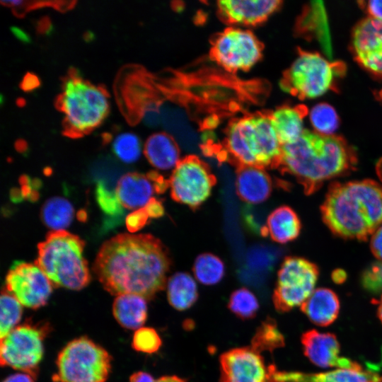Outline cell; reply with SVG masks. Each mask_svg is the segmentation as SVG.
Segmentation results:
<instances>
[{"label": "cell", "instance_id": "cell-1", "mask_svg": "<svg viewBox=\"0 0 382 382\" xmlns=\"http://www.w3.org/2000/svg\"><path fill=\"white\" fill-rule=\"evenodd\" d=\"M170 265L168 251L158 238L120 233L102 245L93 270L110 294L149 299L164 288Z\"/></svg>", "mask_w": 382, "mask_h": 382}, {"label": "cell", "instance_id": "cell-2", "mask_svg": "<svg viewBox=\"0 0 382 382\" xmlns=\"http://www.w3.org/2000/svg\"><path fill=\"white\" fill-rule=\"evenodd\" d=\"M357 160L342 137L304 129L296 140L282 145L278 167L294 176L310 194L325 181L354 169Z\"/></svg>", "mask_w": 382, "mask_h": 382}, {"label": "cell", "instance_id": "cell-3", "mask_svg": "<svg viewBox=\"0 0 382 382\" xmlns=\"http://www.w3.org/2000/svg\"><path fill=\"white\" fill-rule=\"evenodd\" d=\"M320 212L335 236L365 240L382 226V185L369 179L333 183Z\"/></svg>", "mask_w": 382, "mask_h": 382}, {"label": "cell", "instance_id": "cell-4", "mask_svg": "<svg viewBox=\"0 0 382 382\" xmlns=\"http://www.w3.org/2000/svg\"><path fill=\"white\" fill-rule=\"evenodd\" d=\"M227 153L238 166L278 167L282 145L269 114L255 113L232 120L225 139Z\"/></svg>", "mask_w": 382, "mask_h": 382}, {"label": "cell", "instance_id": "cell-5", "mask_svg": "<svg viewBox=\"0 0 382 382\" xmlns=\"http://www.w3.org/2000/svg\"><path fill=\"white\" fill-rule=\"evenodd\" d=\"M85 243L65 230L52 231L37 245L35 264L54 287L81 290L91 280L88 263L83 256Z\"/></svg>", "mask_w": 382, "mask_h": 382}, {"label": "cell", "instance_id": "cell-6", "mask_svg": "<svg viewBox=\"0 0 382 382\" xmlns=\"http://www.w3.org/2000/svg\"><path fill=\"white\" fill-rule=\"evenodd\" d=\"M57 105L64 116L66 134L73 137L83 136L98 127L110 108L106 91L76 74L64 81Z\"/></svg>", "mask_w": 382, "mask_h": 382}, {"label": "cell", "instance_id": "cell-7", "mask_svg": "<svg viewBox=\"0 0 382 382\" xmlns=\"http://www.w3.org/2000/svg\"><path fill=\"white\" fill-rule=\"evenodd\" d=\"M345 70L342 62H330L318 52L299 50L297 57L284 74L280 86L299 99L314 98L333 90Z\"/></svg>", "mask_w": 382, "mask_h": 382}, {"label": "cell", "instance_id": "cell-8", "mask_svg": "<svg viewBox=\"0 0 382 382\" xmlns=\"http://www.w3.org/2000/svg\"><path fill=\"white\" fill-rule=\"evenodd\" d=\"M112 357L101 346L86 337L70 341L59 352L54 382H105Z\"/></svg>", "mask_w": 382, "mask_h": 382}, {"label": "cell", "instance_id": "cell-9", "mask_svg": "<svg viewBox=\"0 0 382 382\" xmlns=\"http://www.w3.org/2000/svg\"><path fill=\"white\" fill-rule=\"evenodd\" d=\"M318 274L313 262L301 257H286L278 271L272 296L276 310L284 313L301 306L315 290Z\"/></svg>", "mask_w": 382, "mask_h": 382}, {"label": "cell", "instance_id": "cell-10", "mask_svg": "<svg viewBox=\"0 0 382 382\" xmlns=\"http://www.w3.org/2000/svg\"><path fill=\"white\" fill-rule=\"evenodd\" d=\"M49 328L46 324L28 323L13 328L1 339V365L34 376L43 357V340Z\"/></svg>", "mask_w": 382, "mask_h": 382}, {"label": "cell", "instance_id": "cell-11", "mask_svg": "<svg viewBox=\"0 0 382 382\" xmlns=\"http://www.w3.org/2000/svg\"><path fill=\"white\" fill-rule=\"evenodd\" d=\"M263 47L250 30L231 26L219 33L212 42L211 57L230 72L246 71L259 62Z\"/></svg>", "mask_w": 382, "mask_h": 382}, {"label": "cell", "instance_id": "cell-12", "mask_svg": "<svg viewBox=\"0 0 382 382\" xmlns=\"http://www.w3.org/2000/svg\"><path fill=\"white\" fill-rule=\"evenodd\" d=\"M168 183L175 201L196 209L209 197L216 178L202 160L189 155L173 170Z\"/></svg>", "mask_w": 382, "mask_h": 382}, {"label": "cell", "instance_id": "cell-13", "mask_svg": "<svg viewBox=\"0 0 382 382\" xmlns=\"http://www.w3.org/2000/svg\"><path fill=\"white\" fill-rule=\"evenodd\" d=\"M54 286L35 264L15 261L6 277V289L23 306L37 309L44 306Z\"/></svg>", "mask_w": 382, "mask_h": 382}, {"label": "cell", "instance_id": "cell-14", "mask_svg": "<svg viewBox=\"0 0 382 382\" xmlns=\"http://www.w3.org/2000/svg\"><path fill=\"white\" fill-rule=\"evenodd\" d=\"M356 61L369 73L382 77V20L367 17L352 33Z\"/></svg>", "mask_w": 382, "mask_h": 382}, {"label": "cell", "instance_id": "cell-15", "mask_svg": "<svg viewBox=\"0 0 382 382\" xmlns=\"http://www.w3.org/2000/svg\"><path fill=\"white\" fill-rule=\"evenodd\" d=\"M268 378V368L251 347L234 348L220 357V382H267Z\"/></svg>", "mask_w": 382, "mask_h": 382}, {"label": "cell", "instance_id": "cell-16", "mask_svg": "<svg viewBox=\"0 0 382 382\" xmlns=\"http://www.w3.org/2000/svg\"><path fill=\"white\" fill-rule=\"evenodd\" d=\"M278 0H224L217 2L218 13L233 26H255L266 21L279 9Z\"/></svg>", "mask_w": 382, "mask_h": 382}, {"label": "cell", "instance_id": "cell-17", "mask_svg": "<svg viewBox=\"0 0 382 382\" xmlns=\"http://www.w3.org/2000/svg\"><path fill=\"white\" fill-rule=\"evenodd\" d=\"M301 341L306 357L319 367L354 369L361 366L357 362L340 356V344L332 333L310 330L302 335Z\"/></svg>", "mask_w": 382, "mask_h": 382}, {"label": "cell", "instance_id": "cell-18", "mask_svg": "<svg viewBox=\"0 0 382 382\" xmlns=\"http://www.w3.org/2000/svg\"><path fill=\"white\" fill-rule=\"evenodd\" d=\"M268 370V382H382V376L361 366L316 374L278 371L273 366Z\"/></svg>", "mask_w": 382, "mask_h": 382}, {"label": "cell", "instance_id": "cell-19", "mask_svg": "<svg viewBox=\"0 0 382 382\" xmlns=\"http://www.w3.org/2000/svg\"><path fill=\"white\" fill-rule=\"evenodd\" d=\"M236 187L243 201L256 204L269 198L272 190V181L264 168L241 166L238 168Z\"/></svg>", "mask_w": 382, "mask_h": 382}, {"label": "cell", "instance_id": "cell-20", "mask_svg": "<svg viewBox=\"0 0 382 382\" xmlns=\"http://www.w3.org/2000/svg\"><path fill=\"white\" fill-rule=\"evenodd\" d=\"M115 192L123 207L134 210L144 208L156 192L154 181L147 175L138 173L124 175Z\"/></svg>", "mask_w": 382, "mask_h": 382}, {"label": "cell", "instance_id": "cell-21", "mask_svg": "<svg viewBox=\"0 0 382 382\" xmlns=\"http://www.w3.org/2000/svg\"><path fill=\"white\" fill-rule=\"evenodd\" d=\"M143 151L149 163L161 170H173L181 160L178 143L164 132L151 134L144 143Z\"/></svg>", "mask_w": 382, "mask_h": 382}, {"label": "cell", "instance_id": "cell-22", "mask_svg": "<svg viewBox=\"0 0 382 382\" xmlns=\"http://www.w3.org/2000/svg\"><path fill=\"white\" fill-rule=\"evenodd\" d=\"M308 108L303 105H282L269 113L282 145L296 140L303 132V119Z\"/></svg>", "mask_w": 382, "mask_h": 382}, {"label": "cell", "instance_id": "cell-23", "mask_svg": "<svg viewBox=\"0 0 382 382\" xmlns=\"http://www.w3.org/2000/svg\"><path fill=\"white\" fill-rule=\"evenodd\" d=\"M301 310L314 324L328 326L338 316L339 299L332 290L318 288L301 306Z\"/></svg>", "mask_w": 382, "mask_h": 382}, {"label": "cell", "instance_id": "cell-24", "mask_svg": "<svg viewBox=\"0 0 382 382\" xmlns=\"http://www.w3.org/2000/svg\"><path fill=\"white\" fill-rule=\"evenodd\" d=\"M112 313L122 327L137 330L141 328L147 318L146 299L134 294L118 295L112 304Z\"/></svg>", "mask_w": 382, "mask_h": 382}, {"label": "cell", "instance_id": "cell-25", "mask_svg": "<svg viewBox=\"0 0 382 382\" xmlns=\"http://www.w3.org/2000/svg\"><path fill=\"white\" fill-rule=\"evenodd\" d=\"M301 228L296 213L288 206H281L267 218L265 234L277 243H286L299 236Z\"/></svg>", "mask_w": 382, "mask_h": 382}, {"label": "cell", "instance_id": "cell-26", "mask_svg": "<svg viewBox=\"0 0 382 382\" xmlns=\"http://www.w3.org/2000/svg\"><path fill=\"white\" fill-rule=\"evenodd\" d=\"M167 297L170 306L176 310L188 309L198 298L195 279L186 272L175 273L167 282Z\"/></svg>", "mask_w": 382, "mask_h": 382}, {"label": "cell", "instance_id": "cell-27", "mask_svg": "<svg viewBox=\"0 0 382 382\" xmlns=\"http://www.w3.org/2000/svg\"><path fill=\"white\" fill-rule=\"evenodd\" d=\"M299 30L301 34L310 33L316 37L324 45L326 51L331 52L328 20L321 1H313L307 5L299 20Z\"/></svg>", "mask_w": 382, "mask_h": 382}, {"label": "cell", "instance_id": "cell-28", "mask_svg": "<svg viewBox=\"0 0 382 382\" xmlns=\"http://www.w3.org/2000/svg\"><path fill=\"white\" fill-rule=\"evenodd\" d=\"M74 207L63 197H52L43 204L40 216L44 224L53 231H62L69 226L73 219Z\"/></svg>", "mask_w": 382, "mask_h": 382}, {"label": "cell", "instance_id": "cell-29", "mask_svg": "<svg viewBox=\"0 0 382 382\" xmlns=\"http://www.w3.org/2000/svg\"><path fill=\"white\" fill-rule=\"evenodd\" d=\"M195 278L205 285H214L219 283L225 273L223 261L212 253L199 255L193 265Z\"/></svg>", "mask_w": 382, "mask_h": 382}, {"label": "cell", "instance_id": "cell-30", "mask_svg": "<svg viewBox=\"0 0 382 382\" xmlns=\"http://www.w3.org/2000/svg\"><path fill=\"white\" fill-rule=\"evenodd\" d=\"M284 345V338L277 323L267 318L257 328L251 340V348L260 354L262 352H273Z\"/></svg>", "mask_w": 382, "mask_h": 382}, {"label": "cell", "instance_id": "cell-31", "mask_svg": "<svg viewBox=\"0 0 382 382\" xmlns=\"http://www.w3.org/2000/svg\"><path fill=\"white\" fill-rule=\"evenodd\" d=\"M115 155L122 162L132 163L137 161L142 152V144L139 137L130 132L116 135L112 142Z\"/></svg>", "mask_w": 382, "mask_h": 382}, {"label": "cell", "instance_id": "cell-32", "mask_svg": "<svg viewBox=\"0 0 382 382\" xmlns=\"http://www.w3.org/2000/svg\"><path fill=\"white\" fill-rule=\"evenodd\" d=\"M0 305V337L2 339L20 322L23 314V308L22 304L7 291H2Z\"/></svg>", "mask_w": 382, "mask_h": 382}, {"label": "cell", "instance_id": "cell-33", "mask_svg": "<svg viewBox=\"0 0 382 382\" xmlns=\"http://www.w3.org/2000/svg\"><path fill=\"white\" fill-rule=\"evenodd\" d=\"M230 311L243 320L254 318L259 309V303L255 295L246 288L235 290L228 303Z\"/></svg>", "mask_w": 382, "mask_h": 382}, {"label": "cell", "instance_id": "cell-34", "mask_svg": "<svg viewBox=\"0 0 382 382\" xmlns=\"http://www.w3.org/2000/svg\"><path fill=\"white\" fill-rule=\"evenodd\" d=\"M309 114L311 125L319 134L332 135L339 127L340 119L336 110L326 103L316 105Z\"/></svg>", "mask_w": 382, "mask_h": 382}, {"label": "cell", "instance_id": "cell-35", "mask_svg": "<svg viewBox=\"0 0 382 382\" xmlns=\"http://www.w3.org/2000/svg\"><path fill=\"white\" fill-rule=\"evenodd\" d=\"M162 341L156 330L149 327H141L136 330L132 346L137 352L154 354L161 347Z\"/></svg>", "mask_w": 382, "mask_h": 382}, {"label": "cell", "instance_id": "cell-36", "mask_svg": "<svg viewBox=\"0 0 382 382\" xmlns=\"http://www.w3.org/2000/svg\"><path fill=\"white\" fill-rule=\"evenodd\" d=\"M96 196L99 207L106 215L119 217L124 214L123 206L121 204L116 192L108 189L101 181L97 183Z\"/></svg>", "mask_w": 382, "mask_h": 382}, {"label": "cell", "instance_id": "cell-37", "mask_svg": "<svg viewBox=\"0 0 382 382\" xmlns=\"http://www.w3.org/2000/svg\"><path fill=\"white\" fill-rule=\"evenodd\" d=\"M361 283L362 287L371 294L382 293V261L372 262L363 271Z\"/></svg>", "mask_w": 382, "mask_h": 382}, {"label": "cell", "instance_id": "cell-38", "mask_svg": "<svg viewBox=\"0 0 382 382\" xmlns=\"http://www.w3.org/2000/svg\"><path fill=\"white\" fill-rule=\"evenodd\" d=\"M149 218L144 208L134 210L126 217V226L129 232H136L145 226Z\"/></svg>", "mask_w": 382, "mask_h": 382}, {"label": "cell", "instance_id": "cell-39", "mask_svg": "<svg viewBox=\"0 0 382 382\" xmlns=\"http://www.w3.org/2000/svg\"><path fill=\"white\" fill-rule=\"evenodd\" d=\"M359 4L369 14V17L382 20V0L359 1Z\"/></svg>", "mask_w": 382, "mask_h": 382}, {"label": "cell", "instance_id": "cell-40", "mask_svg": "<svg viewBox=\"0 0 382 382\" xmlns=\"http://www.w3.org/2000/svg\"><path fill=\"white\" fill-rule=\"evenodd\" d=\"M370 248L374 255L382 261V226L371 235Z\"/></svg>", "mask_w": 382, "mask_h": 382}, {"label": "cell", "instance_id": "cell-41", "mask_svg": "<svg viewBox=\"0 0 382 382\" xmlns=\"http://www.w3.org/2000/svg\"><path fill=\"white\" fill-rule=\"evenodd\" d=\"M144 208L149 216L151 218L160 217L164 213V208L161 202L154 197L150 199Z\"/></svg>", "mask_w": 382, "mask_h": 382}, {"label": "cell", "instance_id": "cell-42", "mask_svg": "<svg viewBox=\"0 0 382 382\" xmlns=\"http://www.w3.org/2000/svg\"><path fill=\"white\" fill-rule=\"evenodd\" d=\"M2 382H35L34 376L25 373H17L6 377Z\"/></svg>", "mask_w": 382, "mask_h": 382}, {"label": "cell", "instance_id": "cell-43", "mask_svg": "<svg viewBox=\"0 0 382 382\" xmlns=\"http://www.w3.org/2000/svg\"><path fill=\"white\" fill-rule=\"evenodd\" d=\"M156 379L149 373L137 371L132 374L129 382H155Z\"/></svg>", "mask_w": 382, "mask_h": 382}, {"label": "cell", "instance_id": "cell-44", "mask_svg": "<svg viewBox=\"0 0 382 382\" xmlns=\"http://www.w3.org/2000/svg\"><path fill=\"white\" fill-rule=\"evenodd\" d=\"M155 382H187V381L177 376H165L158 379H156Z\"/></svg>", "mask_w": 382, "mask_h": 382}, {"label": "cell", "instance_id": "cell-45", "mask_svg": "<svg viewBox=\"0 0 382 382\" xmlns=\"http://www.w3.org/2000/svg\"><path fill=\"white\" fill-rule=\"evenodd\" d=\"M332 278L336 282H342L345 279V273L341 270L335 271L333 273Z\"/></svg>", "mask_w": 382, "mask_h": 382}, {"label": "cell", "instance_id": "cell-46", "mask_svg": "<svg viewBox=\"0 0 382 382\" xmlns=\"http://www.w3.org/2000/svg\"><path fill=\"white\" fill-rule=\"evenodd\" d=\"M377 315H378V317L379 320L382 323V295L381 296V299H380V301H379V303H378V310H377Z\"/></svg>", "mask_w": 382, "mask_h": 382}, {"label": "cell", "instance_id": "cell-47", "mask_svg": "<svg viewBox=\"0 0 382 382\" xmlns=\"http://www.w3.org/2000/svg\"><path fill=\"white\" fill-rule=\"evenodd\" d=\"M14 33L16 34L17 37H20L21 40H25L28 41V36L25 34H23V33L21 30L18 31V29H16V31Z\"/></svg>", "mask_w": 382, "mask_h": 382}, {"label": "cell", "instance_id": "cell-48", "mask_svg": "<svg viewBox=\"0 0 382 382\" xmlns=\"http://www.w3.org/2000/svg\"><path fill=\"white\" fill-rule=\"evenodd\" d=\"M78 215H79L78 216L79 219L81 220V217H83V221L85 220V217L86 216L85 212L83 211L80 212H79Z\"/></svg>", "mask_w": 382, "mask_h": 382}]
</instances>
